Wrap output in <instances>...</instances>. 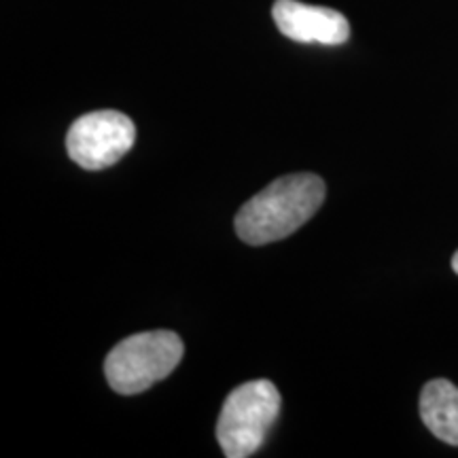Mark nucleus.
I'll use <instances>...</instances> for the list:
<instances>
[{
    "mask_svg": "<svg viewBox=\"0 0 458 458\" xmlns=\"http://www.w3.org/2000/svg\"><path fill=\"white\" fill-rule=\"evenodd\" d=\"M420 416L435 437L458 445V388L448 380L427 382L420 393Z\"/></svg>",
    "mask_w": 458,
    "mask_h": 458,
    "instance_id": "obj_6",
    "label": "nucleus"
},
{
    "mask_svg": "<svg viewBox=\"0 0 458 458\" xmlns=\"http://www.w3.org/2000/svg\"><path fill=\"white\" fill-rule=\"evenodd\" d=\"M325 191L323 179L310 172L280 176L238 210L233 225L240 240L261 246L291 236L312 219Z\"/></svg>",
    "mask_w": 458,
    "mask_h": 458,
    "instance_id": "obj_1",
    "label": "nucleus"
},
{
    "mask_svg": "<svg viewBox=\"0 0 458 458\" xmlns=\"http://www.w3.org/2000/svg\"><path fill=\"white\" fill-rule=\"evenodd\" d=\"M182 340L174 331H142L125 337L108 352L105 374L119 394H139L168 377L181 363Z\"/></svg>",
    "mask_w": 458,
    "mask_h": 458,
    "instance_id": "obj_2",
    "label": "nucleus"
},
{
    "mask_svg": "<svg viewBox=\"0 0 458 458\" xmlns=\"http://www.w3.org/2000/svg\"><path fill=\"white\" fill-rule=\"evenodd\" d=\"M280 414V393L270 380H250L233 388L216 420V442L227 458L253 456Z\"/></svg>",
    "mask_w": 458,
    "mask_h": 458,
    "instance_id": "obj_3",
    "label": "nucleus"
},
{
    "mask_svg": "<svg viewBox=\"0 0 458 458\" xmlns=\"http://www.w3.org/2000/svg\"><path fill=\"white\" fill-rule=\"evenodd\" d=\"M136 140L134 122L119 111H94L79 117L66 134V151L85 170L117 164Z\"/></svg>",
    "mask_w": 458,
    "mask_h": 458,
    "instance_id": "obj_4",
    "label": "nucleus"
},
{
    "mask_svg": "<svg viewBox=\"0 0 458 458\" xmlns=\"http://www.w3.org/2000/svg\"><path fill=\"white\" fill-rule=\"evenodd\" d=\"M452 270L458 274V250L454 253V257H452Z\"/></svg>",
    "mask_w": 458,
    "mask_h": 458,
    "instance_id": "obj_7",
    "label": "nucleus"
},
{
    "mask_svg": "<svg viewBox=\"0 0 458 458\" xmlns=\"http://www.w3.org/2000/svg\"><path fill=\"white\" fill-rule=\"evenodd\" d=\"M274 24L291 41L303 45H344L351 38V24L340 11L317 7L300 0H276L272 7Z\"/></svg>",
    "mask_w": 458,
    "mask_h": 458,
    "instance_id": "obj_5",
    "label": "nucleus"
}]
</instances>
